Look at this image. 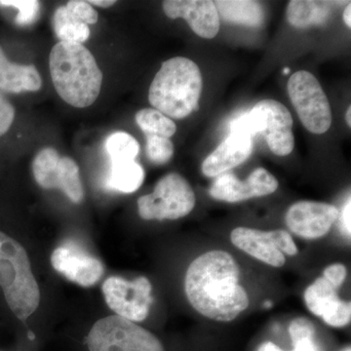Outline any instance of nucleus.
Here are the masks:
<instances>
[{
    "label": "nucleus",
    "mask_w": 351,
    "mask_h": 351,
    "mask_svg": "<svg viewBox=\"0 0 351 351\" xmlns=\"http://www.w3.org/2000/svg\"><path fill=\"white\" fill-rule=\"evenodd\" d=\"M53 27L61 43L82 44L90 36L88 25L76 18L66 6H60L55 11Z\"/></svg>",
    "instance_id": "412c9836"
},
{
    "label": "nucleus",
    "mask_w": 351,
    "mask_h": 351,
    "mask_svg": "<svg viewBox=\"0 0 351 351\" xmlns=\"http://www.w3.org/2000/svg\"><path fill=\"white\" fill-rule=\"evenodd\" d=\"M277 188L278 181L276 177L269 171L258 168L244 182L232 174L218 176L209 193L215 199L234 203L271 195Z\"/></svg>",
    "instance_id": "f8f14e48"
},
{
    "label": "nucleus",
    "mask_w": 351,
    "mask_h": 351,
    "mask_svg": "<svg viewBox=\"0 0 351 351\" xmlns=\"http://www.w3.org/2000/svg\"><path fill=\"white\" fill-rule=\"evenodd\" d=\"M51 263L56 271L82 287H91L98 283L105 272L101 261L71 246L55 249L51 255Z\"/></svg>",
    "instance_id": "4468645a"
},
{
    "label": "nucleus",
    "mask_w": 351,
    "mask_h": 351,
    "mask_svg": "<svg viewBox=\"0 0 351 351\" xmlns=\"http://www.w3.org/2000/svg\"><path fill=\"white\" fill-rule=\"evenodd\" d=\"M195 206V195L189 182L181 175L171 173L157 182L154 193L138 198L141 218L178 219L186 217Z\"/></svg>",
    "instance_id": "423d86ee"
},
{
    "label": "nucleus",
    "mask_w": 351,
    "mask_h": 351,
    "mask_svg": "<svg viewBox=\"0 0 351 351\" xmlns=\"http://www.w3.org/2000/svg\"><path fill=\"white\" fill-rule=\"evenodd\" d=\"M272 306V304L271 302L267 301V302H265V307H267V308H269V307L271 306Z\"/></svg>",
    "instance_id": "e433bc0d"
},
{
    "label": "nucleus",
    "mask_w": 351,
    "mask_h": 351,
    "mask_svg": "<svg viewBox=\"0 0 351 351\" xmlns=\"http://www.w3.org/2000/svg\"><path fill=\"white\" fill-rule=\"evenodd\" d=\"M32 172L41 188L60 189L75 203L83 200L84 191L80 167L73 159L60 156L53 147H45L36 154L32 162Z\"/></svg>",
    "instance_id": "6e6552de"
},
{
    "label": "nucleus",
    "mask_w": 351,
    "mask_h": 351,
    "mask_svg": "<svg viewBox=\"0 0 351 351\" xmlns=\"http://www.w3.org/2000/svg\"><path fill=\"white\" fill-rule=\"evenodd\" d=\"M288 94L302 125L313 134H324L332 124V110L324 90L315 76L306 71L289 78Z\"/></svg>",
    "instance_id": "0eeeda50"
},
{
    "label": "nucleus",
    "mask_w": 351,
    "mask_h": 351,
    "mask_svg": "<svg viewBox=\"0 0 351 351\" xmlns=\"http://www.w3.org/2000/svg\"><path fill=\"white\" fill-rule=\"evenodd\" d=\"M351 5L350 2L348 3V5L346 7L345 12H343V20H345L346 25H348V27H351Z\"/></svg>",
    "instance_id": "f704fd0d"
},
{
    "label": "nucleus",
    "mask_w": 351,
    "mask_h": 351,
    "mask_svg": "<svg viewBox=\"0 0 351 351\" xmlns=\"http://www.w3.org/2000/svg\"><path fill=\"white\" fill-rule=\"evenodd\" d=\"M49 68L57 93L69 105L83 108L96 101L103 73L92 53L82 44L60 41L51 50Z\"/></svg>",
    "instance_id": "f03ea898"
},
{
    "label": "nucleus",
    "mask_w": 351,
    "mask_h": 351,
    "mask_svg": "<svg viewBox=\"0 0 351 351\" xmlns=\"http://www.w3.org/2000/svg\"><path fill=\"white\" fill-rule=\"evenodd\" d=\"M66 7L76 18L84 22L85 24L94 25L98 22V13L92 5L88 3V1L73 0V1H69Z\"/></svg>",
    "instance_id": "cd10ccee"
},
{
    "label": "nucleus",
    "mask_w": 351,
    "mask_h": 351,
    "mask_svg": "<svg viewBox=\"0 0 351 351\" xmlns=\"http://www.w3.org/2000/svg\"><path fill=\"white\" fill-rule=\"evenodd\" d=\"M106 151L112 161L135 160L140 145L133 136L126 132H115L106 140Z\"/></svg>",
    "instance_id": "b1692460"
},
{
    "label": "nucleus",
    "mask_w": 351,
    "mask_h": 351,
    "mask_svg": "<svg viewBox=\"0 0 351 351\" xmlns=\"http://www.w3.org/2000/svg\"><path fill=\"white\" fill-rule=\"evenodd\" d=\"M294 350L293 351H323L315 338L301 339L292 341ZM258 351H282L274 343L267 341L258 348Z\"/></svg>",
    "instance_id": "c756f323"
},
{
    "label": "nucleus",
    "mask_w": 351,
    "mask_h": 351,
    "mask_svg": "<svg viewBox=\"0 0 351 351\" xmlns=\"http://www.w3.org/2000/svg\"><path fill=\"white\" fill-rule=\"evenodd\" d=\"M232 242L240 250L252 257L274 267H282L285 263L284 254L295 256L298 254L297 245L285 230L261 232L248 228H237L230 235Z\"/></svg>",
    "instance_id": "9d476101"
},
{
    "label": "nucleus",
    "mask_w": 351,
    "mask_h": 351,
    "mask_svg": "<svg viewBox=\"0 0 351 351\" xmlns=\"http://www.w3.org/2000/svg\"><path fill=\"white\" fill-rule=\"evenodd\" d=\"M219 16L221 15L226 22L248 25V27H260L265 19L263 7L257 1H242V0H230V1H215Z\"/></svg>",
    "instance_id": "6ab92c4d"
},
{
    "label": "nucleus",
    "mask_w": 351,
    "mask_h": 351,
    "mask_svg": "<svg viewBox=\"0 0 351 351\" xmlns=\"http://www.w3.org/2000/svg\"><path fill=\"white\" fill-rule=\"evenodd\" d=\"M343 351H351L350 348H346L345 350Z\"/></svg>",
    "instance_id": "ea45409f"
},
{
    "label": "nucleus",
    "mask_w": 351,
    "mask_h": 351,
    "mask_svg": "<svg viewBox=\"0 0 351 351\" xmlns=\"http://www.w3.org/2000/svg\"><path fill=\"white\" fill-rule=\"evenodd\" d=\"M338 208L314 201H300L289 208L286 223L291 232L307 239L326 235L339 219Z\"/></svg>",
    "instance_id": "9b49d317"
},
{
    "label": "nucleus",
    "mask_w": 351,
    "mask_h": 351,
    "mask_svg": "<svg viewBox=\"0 0 351 351\" xmlns=\"http://www.w3.org/2000/svg\"><path fill=\"white\" fill-rule=\"evenodd\" d=\"M101 290L108 307L119 317L141 322L149 315L152 286L147 277L127 281L122 277L112 276L104 282Z\"/></svg>",
    "instance_id": "1a4fd4ad"
},
{
    "label": "nucleus",
    "mask_w": 351,
    "mask_h": 351,
    "mask_svg": "<svg viewBox=\"0 0 351 351\" xmlns=\"http://www.w3.org/2000/svg\"><path fill=\"white\" fill-rule=\"evenodd\" d=\"M346 123L348 126H351V107L348 108V112L346 114Z\"/></svg>",
    "instance_id": "c9c22d12"
},
{
    "label": "nucleus",
    "mask_w": 351,
    "mask_h": 351,
    "mask_svg": "<svg viewBox=\"0 0 351 351\" xmlns=\"http://www.w3.org/2000/svg\"><path fill=\"white\" fill-rule=\"evenodd\" d=\"M329 12L330 5L328 2L294 0L289 2L286 15L291 25L301 29L311 25L322 24Z\"/></svg>",
    "instance_id": "4be33fe9"
},
{
    "label": "nucleus",
    "mask_w": 351,
    "mask_h": 351,
    "mask_svg": "<svg viewBox=\"0 0 351 351\" xmlns=\"http://www.w3.org/2000/svg\"><path fill=\"white\" fill-rule=\"evenodd\" d=\"M0 5L14 7L19 11L16 22L21 27L34 24L40 10V3L36 0H2Z\"/></svg>",
    "instance_id": "bb28decb"
},
{
    "label": "nucleus",
    "mask_w": 351,
    "mask_h": 351,
    "mask_svg": "<svg viewBox=\"0 0 351 351\" xmlns=\"http://www.w3.org/2000/svg\"><path fill=\"white\" fill-rule=\"evenodd\" d=\"M0 287L16 317L27 319L38 309L40 290L32 274L27 251L17 241L0 232Z\"/></svg>",
    "instance_id": "20e7f679"
},
{
    "label": "nucleus",
    "mask_w": 351,
    "mask_h": 351,
    "mask_svg": "<svg viewBox=\"0 0 351 351\" xmlns=\"http://www.w3.org/2000/svg\"><path fill=\"white\" fill-rule=\"evenodd\" d=\"M230 133L241 134L253 138L257 134H262L265 129V121L262 112L255 106L250 112H245L232 120L230 124Z\"/></svg>",
    "instance_id": "393cba45"
},
{
    "label": "nucleus",
    "mask_w": 351,
    "mask_h": 351,
    "mask_svg": "<svg viewBox=\"0 0 351 351\" xmlns=\"http://www.w3.org/2000/svg\"><path fill=\"white\" fill-rule=\"evenodd\" d=\"M136 122L145 136L170 138L177 131L175 122L154 108H143L136 113Z\"/></svg>",
    "instance_id": "5701e85b"
},
{
    "label": "nucleus",
    "mask_w": 351,
    "mask_h": 351,
    "mask_svg": "<svg viewBox=\"0 0 351 351\" xmlns=\"http://www.w3.org/2000/svg\"><path fill=\"white\" fill-rule=\"evenodd\" d=\"M184 285L191 306L209 319L230 322L249 306L239 265L228 252H208L193 261Z\"/></svg>",
    "instance_id": "f257e3e1"
},
{
    "label": "nucleus",
    "mask_w": 351,
    "mask_h": 351,
    "mask_svg": "<svg viewBox=\"0 0 351 351\" xmlns=\"http://www.w3.org/2000/svg\"><path fill=\"white\" fill-rule=\"evenodd\" d=\"M289 71H290V69H289L288 68H286V69H283V73H285V75H287Z\"/></svg>",
    "instance_id": "4c0bfd02"
},
{
    "label": "nucleus",
    "mask_w": 351,
    "mask_h": 351,
    "mask_svg": "<svg viewBox=\"0 0 351 351\" xmlns=\"http://www.w3.org/2000/svg\"><path fill=\"white\" fill-rule=\"evenodd\" d=\"M337 289L325 277H319L304 292L306 306L329 326L341 328L350 324L351 304L339 299Z\"/></svg>",
    "instance_id": "ddd939ff"
},
{
    "label": "nucleus",
    "mask_w": 351,
    "mask_h": 351,
    "mask_svg": "<svg viewBox=\"0 0 351 351\" xmlns=\"http://www.w3.org/2000/svg\"><path fill=\"white\" fill-rule=\"evenodd\" d=\"M29 339H34V335H32V332H29Z\"/></svg>",
    "instance_id": "58836bf2"
},
{
    "label": "nucleus",
    "mask_w": 351,
    "mask_h": 351,
    "mask_svg": "<svg viewBox=\"0 0 351 351\" xmlns=\"http://www.w3.org/2000/svg\"><path fill=\"white\" fill-rule=\"evenodd\" d=\"M202 75L199 66L184 57L164 62L149 87V100L154 110L171 119H182L197 110Z\"/></svg>",
    "instance_id": "7ed1b4c3"
},
{
    "label": "nucleus",
    "mask_w": 351,
    "mask_h": 351,
    "mask_svg": "<svg viewBox=\"0 0 351 351\" xmlns=\"http://www.w3.org/2000/svg\"><path fill=\"white\" fill-rule=\"evenodd\" d=\"M323 277H325L334 287L339 289L341 287V284L343 283V281L346 280V267L341 265V263L329 265L327 269H325Z\"/></svg>",
    "instance_id": "2f4dec72"
},
{
    "label": "nucleus",
    "mask_w": 351,
    "mask_h": 351,
    "mask_svg": "<svg viewBox=\"0 0 351 351\" xmlns=\"http://www.w3.org/2000/svg\"><path fill=\"white\" fill-rule=\"evenodd\" d=\"M163 10L171 19L182 18L200 38L211 39L219 31V16L214 1L210 0H167Z\"/></svg>",
    "instance_id": "2eb2a0df"
},
{
    "label": "nucleus",
    "mask_w": 351,
    "mask_h": 351,
    "mask_svg": "<svg viewBox=\"0 0 351 351\" xmlns=\"http://www.w3.org/2000/svg\"><path fill=\"white\" fill-rule=\"evenodd\" d=\"M147 137V156L152 163L162 165L167 163L174 154V145L168 138L158 136H145Z\"/></svg>",
    "instance_id": "a878e982"
},
{
    "label": "nucleus",
    "mask_w": 351,
    "mask_h": 351,
    "mask_svg": "<svg viewBox=\"0 0 351 351\" xmlns=\"http://www.w3.org/2000/svg\"><path fill=\"white\" fill-rule=\"evenodd\" d=\"M262 112L265 136L270 151L278 156H286L294 149L293 119L288 108L276 100H263L257 104Z\"/></svg>",
    "instance_id": "dca6fc26"
},
{
    "label": "nucleus",
    "mask_w": 351,
    "mask_h": 351,
    "mask_svg": "<svg viewBox=\"0 0 351 351\" xmlns=\"http://www.w3.org/2000/svg\"><path fill=\"white\" fill-rule=\"evenodd\" d=\"M15 117L13 106L0 94V137L10 129Z\"/></svg>",
    "instance_id": "7c9ffc66"
},
{
    "label": "nucleus",
    "mask_w": 351,
    "mask_h": 351,
    "mask_svg": "<svg viewBox=\"0 0 351 351\" xmlns=\"http://www.w3.org/2000/svg\"><path fill=\"white\" fill-rule=\"evenodd\" d=\"M351 211V200L348 198V202H346L345 208L343 210V217H341V225H343V230H345L346 234L350 237L351 233V225H350V215Z\"/></svg>",
    "instance_id": "473e14b6"
},
{
    "label": "nucleus",
    "mask_w": 351,
    "mask_h": 351,
    "mask_svg": "<svg viewBox=\"0 0 351 351\" xmlns=\"http://www.w3.org/2000/svg\"><path fill=\"white\" fill-rule=\"evenodd\" d=\"M87 345L89 351H165L151 332L117 315L97 321Z\"/></svg>",
    "instance_id": "39448f33"
},
{
    "label": "nucleus",
    "mask_w": 351,
    "mask_h": 351,
    "mask_svg": "<svg viewBox=\"0 0 351 351\" xmlns=\"http://www.w3.org/2000/svg\"><path fill=\"white\" fill-rule=\"evenodd\" d=\"M289 334H290L292 341H301V339L315 338V328L313 323L304 317L295 318L291 323L289 328Z\"/></svg>",
    "instance_id": "c85d7f7f"
},
{
    "label": "nucleus",
    "mask_w": 351,
    "mask_h": 351,
    "mask_svg": "<svg viewBox=\"0 0 351 351\" xmlns=\"http://www.w3.org/2000/svg\"><path fill=\"white\" fill-rule=\"evenodd\" d=\"M43 86V80L36 66L12 63L0 47V90L7 93L36 92Z\"/></svg>",
    "instance_id": "a211bd4d"
},
{
    "label": "nucleus",
    "mask_w": 351,
    "mask_h": 351,
    "mask_svg": "<svg viewBox=\"0 0 351 351\" xmlns=\"http://www.w3.org/2000/svg\"><path fill=\"white\" fill-rule=\"evenodd\" d=\"M90 5H95L101 7V8H108V7L112 6L115 3L114 0H91L88 1Z\"/></svg>",
    "instance_id": "72a5a7b5"
},
{
    "label": "nucleus",
    "mask_w": 351,
    "mask_h": 351,
    "mask_svg": "<svg viewBox=\"0 0 351 351\" xmlns=\"http://www.w3.org/2000/svg\"><path fill=\"white\" fill-rule=\"evenodd\" d=\"M248 136L230 133L202 164L203 174L218 177L245 162L253 152V140Z\"/></svg>",
    "instance_id": "f3484780"
},
{
    "label": "nucleus",
    "mask_w": 351,
    "mask_h": 351,
    "mask_svg": "<svg viewBox=\"0 0 351 351\" xmlns=\"http://www.w3.org/2000/svg\"><path fill=\"white\" fill-rule=\"evenodd\" d=\"M145 180V171L135 160L112 161L107 186L112 191L132 193Z\"/></svg>",
    "instance_id": "aec40b11"
}]
</instances>
